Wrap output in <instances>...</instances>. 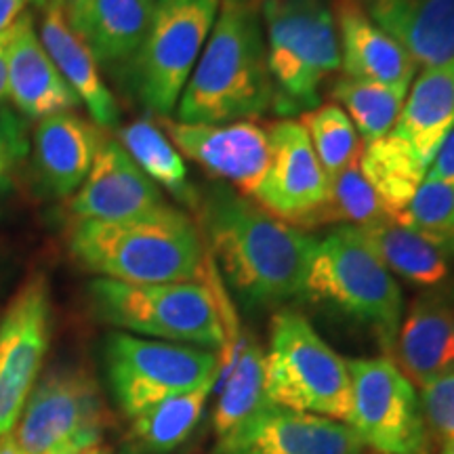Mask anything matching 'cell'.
Returning a JSON list of instances; mask_svg holds the SVG:
<instances>
[{
	"label": "cell",
	"instance_id": "1",
	"mask_svg": "<svg viewBox=\"0 0 454 454\" xmlns=\"http://www.w3.org/2000/svg\"><path fill=\"white\" fill-rule=\"evenodd\" d=\"M196 211L215 268L247 308H271L303 294L314 236L227 184L208 187Z\"/></svg>",
	"mask_w": 454,
	"mask_h": 454
},
{
	"label": "cell",
	"instance_id": "2",
	"mask_svg": "<svg viewBox=\"0 0 454 454\" xmlns=\"http://www.w3.org/2000/svg\"><path fill=\"white\" fill-rule=\"evenodd\" d=\"M274 106L259 0H219L200 59L187 81L177 121L227 124L253 121Z\"/></svg>",
	"mask_w": 454,
	"mask_h": 454
},
{
	"label": "cell",
	"instance_id": "3",
	"mask_svg": "<svg viewBox=\"0 0 454 454\" xmlns=\"http://www.w3.org/2000/svg\"><path fill=\"white\" fill-rule=\"evenodd\" d=\"M67 251L90 274L129 284L200 282L211 259L200 227L170 204L121 221H74Z\"/></svg>",
	"mask_w": 454,
	"mask_h": 454
},
{
	"label": "cell",
	"instance_id": "4",
	"mask_svg": "<svg viewBox=\"0 0 454 454\" xmlns=\"http://www.w3.org/2000/svg\"><path fill=\"white\" fill-rule=\"evenodd\" d=\"M87 294L95 317L122 333L196 345L221 356L240 339L236 311L213 259L200 282L129 284L95 278Z\"/></svg>",
	"mask_w": 454,
	"mask_h": 454
},
{
	"label": "cell",
	"instance_id": "5",
	"mask_svg": "<svg viewBox=\"0 0 454 454\" xmlns=\"http://www.w3.org/2000/svg\"><path fill=\"white\" fill-rule=\"evenodd\" d=\"M270 76L271 110L284 118L316 110L320 89L340 70L333 0H259Z\"/></svg>",
	"mask_w": 454,
	"mask_h": 454
},
{
	"label": "cell",
	"instance_id": "6",
	"mask_svg": "<svg viewBox=\"0 0 454 454\" xmlns=\"http://www.w3.org/2000/svg\"><path fill=\"white\" fill-rule=\"evenodd\" d=\"M301 297L351 317L394 351L404 294L394 274L354 227L340 225L314 244Z\"/></svg>",
	"mask_w": 454,
	"mask_h": 454
},
{
	"label": "cell",
	"instance_id": "7",
	"mask_svg": "<svg viewBox=\"0 0 454 454\" xmlns=\"http://www.w3.org/2000/svg\"><path fill=\"white\" fill-rule=\"evenodd\" d=\"M265 395L271 406L348 423L351 379L348 360L293 309L271 317L265 351Z\"/></svg>",
	"mask_w": 454,
	"mask_h": 454
},
{
	"label": "cell",
	"instance_id": "8",
	"mask_svg": "<svg viewBox=\"0 0 454 454\" xmlns=\"http://www.w3.org/2000/svg\"><path fill=\"white\" fill-rule=\"evenodd\" d=\"M104 366L110 391L127 417L135 419L158 402L217 383L219 351L141 339L129 333L107 334Z\"/></svg>",
	"mask_w": 454,
	"mask_h": 454
},
{
	"label": "cell",
	"instance_id": "9",
	"mask_svg": "<svg viewBox=\"0 0 454 454\" xmlns=\"http://www.w3.org/2000/svg\"><path fill=\"white\" fill-rule=\"evenodd\" d=\"M219 13V0H154L150 27L130 61V82L147 110L167 118L179 104Z\"/></svg>",
	"mask_w": 454,
	"mask_h": 454
},
{
	"label": "cell",
	"instance_id": "10",
	"mask_svg": "<svg viewBox=\"0 0 454 454\" xmlns=\"http://www.w3.org/2000/svg\"><path fill=\"white\" fill-rule=\"evenodd\" d=\"M348 425L377 454H427L429 427L421 397L391 357L348 360Z\"/></svg>",
	"mask_w": 454,
	"mask_h": 454
},
{
	"label": "cell",
	"instance_id": "11",
	"mask_svg": "<svg viewBox=\"0 0 454 454\" xmlns=\"http://www.w3.org/2000/svg\"><path fill=\"white\" fill-rule=\"evenodd\" d=\"M104 408L82 368H55L27 397L13 435L21 454H53L101 442Z\"/></svg>",
	"mask_w": 454,
	"mask_h": 454
},
{
	"label": "cell",
	"instance_id": "12",
	"mask_svg": "<svg viewBox=\"0 0 454 454\" xmlns=\"http://www.w3.org/2000/svg\"><path fill=\"white\" fill-rule=\"evenodd\" d=\"M51 340V291L32 274L0 320V438L13 431L30 397Z\"/></svg>",
	"mask_w": 454,
	"mask_h": 454
},
{
	"label": "cell",
	"instance_id": "13",
	"mask_svg": "<svg viewBox=\"0 0 454 454\" xmlns=\"http://www.w3.org/2000/svg\"><path fill=\"white\" fill-rule=\"evenodd\" d=\"M160 127L181 154L242 196H254L270 164L268 130L257 122L185 124L162 118Z\"/></svg>",
	"mask_w": 454,
	"mask_h": 454
},
{
	"label": "cell",
	"instance_id": "14",
	"mask_svg": "<svg viewBox=\"0 0 454 454\" xmlns=\"http://www.w3.org/2000/svg\"><path fill=\"white\" fill-rule=\"evenodd\" d=\"M268 137L270 164L253 198L278 219L294 223L326 200L331 177L299 121L282 118L268 129Z\"/></svg>",
	"mask_w": 454,
	"mask_h": 454
},
{
	"label": "cell",
	"instance_id": "15",
	"mask_svg": "<svg viewBox=\"0 0 454 454\" xmlns=\"http://www.w3.org/2000/svg\"><path fill=\"white\" fill-rule=\"evenodd\" d=\"M364 444L348 423L282 406H265L217 454H362Z\"/></svg>",
	"mask_w": 454,
	"mask_h": 454
},
{
	"label": "cell",
	"instance_id": "16",
	"mask_svg": "<svg viewBox=\"0 0 454 454\" xmlns=\"http://www.w3.org/2000/svg\"><path fill=\"white\" fill-rule=\"evenodd\" d=\"M168 204L162 190L141 170L127 150L104 139L84 184L70 200L74 221H121Z\"/></svg>",
	"mask_w": 454,
	"mask_h": 454
},
{
	"label": "cell",
	"instance_id": "17",
	"mask_svg": "<svg viewBox=\"0 0 454 454\" xmlns=\"http://www.w3.org/2000/svg\"><path fill=\"white\" fill-rule=\"evenodd\" d=\"M391 354L408 381L425 387L454 372V282L427 288L402 316Z\"/></svg>",
	"mask_w": 454,
	"mask_h": 454
},
{
	"label": "cell",
	"instance_id": "18",
	"mask_svg": "<svg viewBox=\"0 0 454 454\" xmlns=\"http://www.w3.org/2000/svg\"><path fill=\"white\" fill-rule=\"evenodd\" d=\"M7 98L21 116L38 122L55 114L76 112L82 106L44 51L27 11L20 17L11 43Z\"/></svg>",
	"mask_w": 454,
	"mask_h": 454
},
{
	"label": "cell",
	"instance_id": "19",
	"mask_svg": "<svg viewBox=\"0 0 454 454\" xmlns=\"http://www.w3.org/2000/svg\"><path fill=\"white\" fill-rule=\"evenodd\" d=\"M101 144V129L76 112L55 114L38 122L34 130V167L44 190L55 198L76 194Z\"/></svg>",
	"mask_w": 454,
	"mask_h": 454
},
{
	"label": "cell",
	"instance_id": "20",
	"mask_svg": "<svg viewBox=\"0 0 454 454\" xmlns=\"http://www.w3.org/2000/svg\"><path fill=\"white\" fill-rule=\"evenodd\" d=\"M154 0H67V24L104 67L133 61L150 27Z\"/></svg>",
	"mask_w": 454,
	"mask_h": 454
},
{
	"label": "cell",
	"instance_id": "21",
	"mask_svg": "<svg viewBox=\"0 0 454 454\" xmlns=\"http://www.w3.org/2000/svg\"><path fill=\"white\" fill-rule=\"evenodd\" d=\"M362 11L417 61L454 59V0H357Z\"/></svg>",
	"mask_w": 454,
	"mask_h": 454
},
{
	"label": "cell",
	"instance_id": "22",
	"mask_svg": "<svg viewBox=\"0 0 454 454\" xmlns=\"http://www.w3.org/2000/svg\"><path fill=\"white\" fill-rule=\"evenodd\" d=\"M333 7L345 76L379 84H412L417 61L374 24L357 0H334Z\"/></svg>",
	"mask_w": 454,
	"mask_h": 454
},
{
	"label": "cell",
	"instance_id": "23",
	"mask_svg": "<svg viewBox=\"0 0 454 454\" xmlns=\"http://www.w3.org/2000/svg\"><path fill=\"white\" fill-rule=\"evenodd\" d=\"M41 43L89 116L99 129H118L121 107L99 72V64L81 38L74 34L66 17V0L43 9Z\"/></svg>",
	"mask_w": 454,
	"mask_h": 454
},
{
	"label": "cell",
	"instance_id": "24",
	"mask_svg": "<svg viewBox=\"0 0 454 454\" xmlns=\"http://www.w3.org/2000/svg\"><path fill=\"white\" fill-rule=\"evenodd\" d=\"M371 251L383 261L391 274L412 286H442L448 282L454 263V236L431 234L406 227L397 221L354 227Z\"/></svg>",
	"mask_w": 454,
	"mask_h": 454
},
{
	"label": "cell",
	"instance_id": "25",
	"mask_svg": "<svg viewBox=\"0 0 454 454\" xmlns=\"http://www.w3.org/2000/svg\"><path fill=\"white\" fill-rule=\"evenodd\" d=\"M452 129L454 59L442 66L425 67L419 78H414L391 135L404 141L429 170Z\"/></svg>",
	"mask_w": 454,
	"mask_h": 454
},
{
	"label": "cell",
	"instance_id": "26",
	"mask_svg": "<svg viewBox=\"0 0 454 454\" xmlns=\"http://www.w3.org/2000/svg\"><path fill=\"white\" fill-rule=\"evenodd\" d=\"M219 395L213 412L217 444L234 435L248 419L270 406L265 395V351L259 343L240 337L234 349L221 356ZM215 383V387H217Z\"/></svg>",
	"mask_w": 454,
	"mask_h": 454
},
{
	"label": "cell",
	"instance_id": "27",
	"mask_svg": "<svg viewBox=\"0 0 454 454\" xmlns=\"http://www.w3.org/2000/svg\"><path fill=\"white\" fill-rule=\"evenodd\" d=\"M357 164L394 221L406 211L427 175V167L411 147L391 133L364 145Z\"/></svg>",
	"mask_w": 454,
	"mask_h": 454
},
{
	"label": "cell",
	"instance_id": "28",
	"mask_svg": "<svg viewBox=\"0 0 454 454\" xmlns=\"http://www.w3.org/2000/svg\"><path fill=\"white\" fill-rule=\"evenodd\" d=\"M118 144L158 187H164L181 204L196 211L200 194L187 179L184 158L170 144L160 124L150 118H137L118 129Z\"/></svg>",
	"mask_w": 454,
	"mask_h": 454
},
{
	"label": "cell",
	"instance_id": "29",
	"mask_svg": "<svg viewBox=\"0 0 454 454\" xmlns=\"http://www.w3.org/2000/svg\"><path fill=\"white\" fill-rule=\"evenodd\" d=\"M215 389V381L187 394L173 395L147 408L133 419L130 438L147 454H168L194 434L204 406Z\"/></svg>",
	"mask_w": 454,
	"mask_h": 454
},
{
	"label": "cell",
	"instance_id": "30",
	"mask_svg": "<svg viewBox=\"0 0 454 454\" xmlns=\"http://www.w3.org/2000/svg\"><path fill=\"white\" fill-rule=\"evenodd\" d=\"M394 221L383 208L379 196L362 175L360 164L345 168L331 179V194L320 207L291 223L297 230H316V227H368Z\"/></svg>",
	"mask_w": 454,
	"mask_h": 454
},
{
	"label": "cell",
	"instance_id": "31",
	"mask_svg": "<svg viewBox=\"0 0 454 454\" xmlns=\"http://www.w3.org/2000/svg\"><path fill=\"white\" fill-rule=\"evenodd\" d=\"M411 84H379L343 76L333 84L331 95L343 106L364 144L385 137L395 127Z\"/></svg>",
	"mask_w": 454,
	"mask_h": 454
},
{
	"label": "cell",
	"instance_id": "32",
	"mask_svg": "<svg viewBox=\"0 0 454 454\" xmlns=\"http://www.w3.org/2000/svg\"><path fill=\"white\" fill-rule=\"evenodd\" d=\"M299 122L308 130L317 160L331 179L360 162L364 145L354 122L340 106L320 104L316 110L303 114Z\"/></svg>",
	"mask_w": 454,
	"mask_h": 454
},
{
	"label": "cell",
	"instance_id": "33",
	"mask_svg": "<svg viewBox=\"0 0 454 454\" xmlns=\"http://www.w3.org/2000/svg\"><path fill=\"white\" fill-rule=\"evenodd\" d=\"M395 221L412 230L454 236V177L425 179Z\"/></svg>",
	"mask_w": 454,
	"mask_h": 454
},
{
	"label": "cell",
	"instance_id": "34",
	"mask_svg": "<svg viewBox=\"0 0 454 454\" xmlns=\"http://www.w3.org/2000/svg\"><path fill=\"white\" fill-rule=\"evenodd\" d=\"M30 141L24 118L9 106L0 104V202L13 187L17 168L26 160Z\"/></svg>",
	"mask_w": 454,
	"mask_h": 454
},
{
	"label": "cell",
	"instance_id": "35",
	"mask_svg": "<svg viewBox=\"0 0 454 454\" xmlns=\"http://www.w3.org/2000/svg\"><path fill=\"white\" fill-rule=\"evenodd\" d=\"M421 406L429 431L444 442L454 440V372L421 387Z\"/></svg>",
	"mask_w": 454,
	"mask_h": 454
},
{
	"label": "cell",
	"instance_id": "36",
	"mask_svg": "<svg viewBox=\"0 0 454 454\" xmlns=\"http://www.w3.org/2000/svg\"><path fill=\"white\" fill-rule=\"evenodd\" d=\"M450 177H454V129L446 137L444 145L440 147L438 154H435L427 175H425V179H450Z\"/></svg>",
	"mask_w": 454,
	"mask_h": 454
},
{
	"label": "cell",
	"instance_id": "37",
	"mask_svg": "<svg viewBox=\"0 0 454 454\" xmlns=\"http://www.w3.org/2000/svg\"><path fill=\"white\" fill-rule=\"evenodd\" d=\"M20 24V20H17ZM17 24L11 26L9 30L0 34V104H3L4 98H7V84H9V51L11 43H13Z\"/></svg>",
	"mask_w": 454,
	"mask_h": 454
},
{
	"label": "cell",
	"instance_id": "38",
	"mask_svg": "<svg viewBox=\"0 0 454 454\" xmlns=\"http://www.w3.org/2000/svg\"><path fill=\"white\" fill-rule=\"evenodd\" d=\"M30 0H0V34L17 24Z\"/></svg>",
	"mask_w": 454,
	"mask_h": 454
},
{
	"label": "cell",
	"instance_id": "39",
	"mask_svg": "<svg viewBox=\"0 0 454 454\" xmlns=\"http://www.w3.org/2000/svg\"><path fill=\"white\" fill-rule=\"evenodd\" d=\"M53 454H110L101 446V442L98 444H90V446H81V448H66V450L53 452Z\"/></svg>",
	"mask_w": 454,
	"mask_h": 454
},
{
	"label": "cell",
	"instance_id": "40",
	"mask_svg": "<svg viewBox=\"0 0 454 454\" xmlns=\"http://www.w3.org/2000/svg\"><path fill=\"white\" fill-rule=\"evenodd\" d=\"M30 3L36 4L38 9H47L49 4H55V3H61V0H30Z\"/></svg>",
	"mask_w": 454,
	"mask_h": 454
},
{
	"label": "cell",
	"instance_id": "41",
	"mask_svg": "<svg viewBox=\"0 0 454 454\" xmlns=\"http://www.w3.org/2000/svg\"><path fill=\"white\" fill-rule=\"evenodd\" d=\"M442 454H454V440L444 442V450H442Z\"/></svg>",
	"mask_w": 454,
	"mask_h": 454
}]
</instances>
